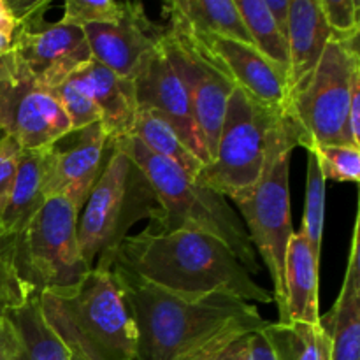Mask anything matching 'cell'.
I'll return each mask as SVG.
<instances>
[{
  "mask_svg": "<svg viewBox=\"0 0 360 360\" xmlns=\"http://www.w3.org/2000/svg\"><path fill=\"white\" fill-rule=\"evenodd\" d=\"M137 329L136 360H214L229 345L267 326L259 309L229 294L186 299L111 264Z\"/></svg>",
  "mask_w": 360,
  "mask_h": 360,
  "instance_id": "1",
  "label": "cell"
},
{
  "mask_svg": "<svg viewBox=\"0 0 360 360\" xmlns=\"http://www.w3.org/2000/svg\"><path fill=\"white\" fill-rule=\"evenodd\" d=\"M111 264H120L148 283L179 297L229 294L246 302H274L273 292L260 287L234 253L206 232L164 234L148 227L129 236L118 246Z\"/></svg>",
  "mask_w": 360,
  "mask_h": 360,
  "instance_id": "2",
  "label": "cell"
},
{
  "mask_svg": "<svg viewBox=\"0 0 360 360\" xmlns=\"http://www.w3.org/2000/svg\"><path fill=\"white\" fill-rule=\"evenodd\" d=\"M42 319L81 360H136L137 329L111 269L94 267L69 288L39 295Z\"/></svg>",
  "mask_w": 360,
  "mask_h": 360,
  "instance_id": "3",
  "label": "cell"
},
{
  "mask_svg": "<svg viewBox=\"0 0 360 360\" xmlns=\"http://www.w3.org/2000/svg\"><path fill=\"white\" fill-rule=\"evenodd\" d=\"M112 148L132 158L155 190L162 217L155 224L158 232L199 231L220 239L250 274H260V262L245 224L225 197L186 174L178 165L151 153L134 136L111 141Z\"/></svg>",
  "mask_w": 360,
  "mask_h": 360,
  "instance_id": "4",
  "label": "cell"
},
{
  "mask_svg": "<svg viewBox=\"0 0 360 360\" xmlns=\"http://www.w3.org/2000/svg\"><path fill=\"white\" fill-rule=\"evenodd\" d=\"M160 217V204L144 172L112 148L104 172L77 214V243L86 266L111 269L115 252L130 229L141 220L157 224Z\"/></svg>",
  "mask_w": 360,
  "mask_h": 360,
  "instance_id": "5",
  "label": "cell"
},
{
  "mask_svg": "<svg viewBox=\"0 0 360 360\" xmlns=\"http://www.w3.org/2000/svg\"><path fill=\"white\" fill-rule=\"evenodd\" d=\"M297 127L285 112L269 134L262 172L255 188L245 199L234 202L257 255L262 257L273 280V299L281 311L285 302V253L294 234L290 217L288 174L290 157L299 146Z\"/></svg>",
  "mask_w": 360,
  "mask_h": 360,
  "instance_id": "6",
  "label": "cell"
},
{
  "mask_svg": "<svg viewBox=\"0 0 360 360\" xmlns=\"http://www.w3.org/2000/svg\"><path fill=\"white\" fill-rule=\"evenodd\" d=\"M285 112L236 86L225 108L217 151L195 181L234 202L250 195L262 172L271 130Z\"/></svg>",
  "mask_w": 360,
  "mask_h": 360,
  "instance_id": "7",
  "label": "cell"
},
{
  "mask_svg": "<svg viewBox=\"0 0 360 360\" xmlns=\"http://www.w3.org/2000/svg\"><path fill=\"white\" fill-rule=\"evenodd\" d=\"M359 70V37L330 39L308 83L288 98L287 115L299 130V146L306 151L319 146L357 148L348 134V109Z\"/></svg>",
  "mask_w": 360,
  "mask_h": 360,
  "instance_id": "8",
  "label": "cell"
},
{
  "mask_svg": "<svg viewBox=\"0 0 360 360\" xmlns=\"http://www.w3.org/2000/svg\"><path fill=\"white\" fill-rule=\"evenodd\" d=\"M77 214L65 197H49L20 234L6 238L18 276L34 297L74 287L90 271L77 243Z\"/></svg>",
  "mask_w": 360,
  "mask_h": 360,
  "instance_id": "9",
  "label": "cell"
},
{
  "mask_svg": "<svg viewBox=\"0 0 360 360\" xmlns=\"http://www.w3.org/2000/svg\"><path fill=\"white\" fill-rule=\"evenodd\" d=\"M160 46L185 84L197 130L210 160L217 151L225 108L236 90L234 81L193 35L169 25Z\"/></svg>",
  "mask_w": 360,
  "mask_h": 360,
  "instance_id": "10",
  "label": "cell"
},
{
  "mask_svg": "<svg viewBox=\"0 0 360 360\" xmlns=\"http://www.w3.org/2000/svg\"><path fill=\"white\" fill-rule=\"evenodd\" d=\"M69 130V118L51 90L39 84L11 49L0 76V132L32 151L51 146Z\"/></svg>",
  "mask_w": 360,
  "mask_h": 360,
  "instance_id": "11",
  "label": "cell"
},
{
  "mask_svg": "<svg viewBox=\"0 0 360 360\" xmlns=\"http://www.w3.org/2000/svg\"><path fill=\"white\" fill-rule=\"evenodd\" d=\"M13 53L23 69L46 88L58 86L91 60L83 28L60 21L46 23L44 13L18 25Z\"/></svg>",
  "mask_w": 360,
  "mask_h": 360,
  "instance_id": "12",
  "label": "cell"
},
{
  "mask_svg": "<svg viewBox=\"0 0 360 360\" xmlns=\"http://www.w3.org/2000/svg\"><path fill=\"white\" fill-rule=\"evenodd\" d=\"M112 153L102 123L69 130L46 148V195L65 197L77 211L104 172Z\"/></svg>",
  "mask_w": 360,
  "mask_h": 360,
  "instance_id": "13",
  "label": "cell"
},
{
  "mask_svg": "<svg viewBox=\"0 0 360 360\" xmlns=\"http://www.w3.org/2000/svg\"><path fill=\"white\" fill-rule=\"evenodd\" d=\"M130 83H132L136 108L155 111L167 120L169 125L176 130L188 150L199 160H202V164H207L210 155L197 130L185 84L169 62L160 42L157 48L148 51L141 58L130 77Z\"/></svg>",
  "mask_w": 360,
  "mask_h": 360,
  "instance_id": "14",
  "label": "cell"
},
{
  "mask_svg": "<svg viewBox=\"0 0 360 360\" xmlns=\"http://www.w3.org/2000/svg\"><path fill=\"white\" fill-rule=\"evenodd\" d=\"M91 58L111 69L116 76L130 79L148 51L157 48L165 27L153 23L143 4L130 2L125 16L116 23H94L83 27Z\"/></svg>",
  "mask_w": 360,
  "mask_h": 360,
  "instance_id": "15",
  "label": "cell"
},
{
  "mask_svg": "<svg viewBox=\"0 0 360 360\" xmlns=\"http://www.w3.org/2000/svg\"><path fill=\"white\" fill-rule=\"evenodd\" d=\"M193 37L217 60L218 65L229 74L236 86L262 104L287 111L288 94L285 77L255 46L218 35Z\"/></svg>",
  "mask_w": 360,
  "mask_h": 360,
  "instance_id": "16",
  "label": "cell"
},
{
  "mask_svg": "<svg viewBox=\"0 0 360 360\" xmlns=\"http://www.w3.org/2000/svg\"><path fill=\"white\" fill-rule=\"evenodd\" d=\"M334 37L319 0H290L288 25V98L297 94L319 65L326 46Z\"/></svg>",
  "mask_w": 360,
  "mask_h": 360,
  "instance_id": "17",
  "label": "cell"
},
{
  "mask_svg": "<svg viewBox=\"0 0 360 360\" xmlns=\"http://www.w3.org/2000/svg\"><path fill=\"white\" fill-rule=\"evenodd\" d=\"M70 77L97 105L109 141L129 136L137 111L130 79L116 76L111 69L94 58L88 60Z\"/></svg>",
  "mask_w": 360,
  "mask_h": 360,
  "instance_id": "18",
  "label": "cell"
},
{
  "mask_svg": "<svg viewBox=\"0 0 360 360\" xmlns=\"http://www.w3.org/2000/svg\"><path fill=\"white\" fill-rule=\"evenodd\" d=\"M320 326L330 341V360H360V262L359 220L352 236L347 274L336 302L327 315L320 316Z\"/></svg>",
  "mask_w": 360,
  "mask_h": 360,
  "instance_id": "19",
  "label": "cell"
},
{
  "mask_svg": "<svg viewBox=\"0 0 360 360\" xmlns=\"http://www.w3.org/2000/svg\"><path fill=\"white\" fill-rule=\"evenodd\" d=\"M320 264L313 257L301 232H294L285 253V302L278 322L320 323L319 306Z\"/></svg>",
  "mask_w": 360,
  "mask_h": 360,
  "instance_id": "20",
  "label": "cell"
},
{
  "mask_svg": "<svg viewBox=\"0 0 360 360\" xmlns=\"http://www.w3.org/2000/svg\"><path fill=\"white\" fill-rule=\"evenodd\" d=\"M46 200V148L23 151L9 199L0 214V238L20 234Z\"/></svg>",
  "mask_w": 360,
  "mask_h": 360,
  "instance_id": "21",
  "label": "cell"
},
{
  "mask_svg": "<svg viewBox=\"0 0 360 360\" xmlns=\"http://www.w3.org/2000/svg\"><path fill=\"white\" fill-rule=\"evenodd\" d=\"M169 25L193 35H218L252 44L234 0H172L164 6Z\"/></svg>",
  "mask_w": 360,
  "mask_h": 360,
  "instance_id": "22",
  "label": "cell"
},
{
  "mask_svg": "<svg viewBox=\"0 0 360 360\" xmlns=\"http://www.w3.org/2000/svg\"><path fill=\"white\" fill-rule=\"evenodd\" d=\"M129 136L139 139L151 153L178 165L181 171H185L192 178H195L200 169H202V160H199L188 150V146L183 143L181 137L169 125L167 120L162 118L158 112L148 111V109H137Z\"/></svg>",
  "mask_w": 360,
  "mask_h": 360,
  "instance_id": "23",
  "label": "cell"
},
{
  "mask_svg": "<svg viewBox=\"0 0 360 360\" xmlns=\"http://www.w3.org/2000/svg\"><path fill=\"white\" fill-rule=\"evenodd\" d=\"M278 360H330V341L320 323L274 322L262 329Z\"/></svg>",
  "mask_w": 360,
  "mask_h": 360,
  "instance_id": "24",
  "label": "cell"
},
{
  "mask_svg": "<svg viewBox=\"0 0 360 360\" xmlns=\"http://www.w3.org/2000/svg\"><path fill=\"white\" fill-rule=\"evenodd\" d=\"M7 319L23 341V360H81L56 338L42 319L39 299L32 297Z\"/></svg>",
  "mask_w": 360,
  "mask_h": 360,
  "instance_id": "25",
  "label": "cell"
},
{
  "mask_svg": "<svg viewBox=\"0 0 360 360\" xmlns=\"http://www.w3.org/2000/svg\"><path fill=\"white\" fill-rule=\"evenodd\" d=\"M253 46L280 70L287 83L288 42L274 25L264 0H234Z\"/></svg>",
  "mask_w": 360,
  "mask_h": 360,
  "instance_id": "26",
  "label": "cell"
},
{
  "mask_svg": "<svg viewBox=\"0 0 360 360\" xmlns=\"http://www.w3.org/2000/svg\"><path fill=\"white\" fill-rule=\"evenodd\" d=\"M323 218H326V178L319 165V158L308 151V178H306V207L302 217L301 234L309 250L320 264L323 239Z\"/></svg>",
  "mask_w": 360,
  "mask_h": 360,
  "instance_id": "27",
  "label": "cell"
},
{
  "mask_svg": "<svg viewBox=\"0 0 360 360\" xmlns=\"http://www.w3.org/2000/svg\"><path fill=\"white\" fill-rule=\"evenodd\" d=\"M130 2L116 0H67L60 23L69 27H86L94 23H116L129 11Z\"/></svg>",
  "mask_w": 360,
  "mask_h": 360,
  "instance_id": "28",
  "label": "cell"
},
{
  "mask_svg": "<svg viewBox=\"0 0 360 360\" xmlns=\"http://www.w3.org/2000/svg\"><path fill=\"white\" fill-rule=\"evenodd\" d=\"M49 90L69 118L70 130H79L94 125V123H101V112H98L97 105L72 77L60 83L58 86L49 88Z\"/></svg>",
  "mask_w": 360,
  "mask_h": 360,
  "instance_id": "29",
  "label": "cell"
},
{
  "mask_svg": "<svg viewBox=\"0 0 360 360\" xmlns=\"http://www.w3.org/2000/svg\"><path fill=\"white\" fill-rule=\"evenodd\" d=\"M319 158L323 178L341 183H359L360 179V150L350 146H319L313 148Z\"/></svg>",
  "mask_w": 360,
  "mask_h": 360,
  "instance_id": "30",
  "label": "cell"
},
{
  "mask_svg": "<svg viewBox=\"0 0 360 360\" xmlns=\"http://www.w3.org/2000/svg\"><path fill=\"white\" fill-rule=\"evenodd\" d=\"M32 297V292L18 276L9 243L6 238H0V319L20 309Z\"/></svg>",
  "mask_w": 360,
  "mask_h": 360,
  "instance_id": "31",
  "label": "cell"
},
{
  "mask_svg": "<svg viewBox=\"0 0 360 360\" xmlns=\"http://www.w3.org/2000/svg\"><path fill=\"white\" fill-rule=\"evenodd\" d=\"M320 9L334 37L357 39L360 32V4L357 0H319Z\"/></svg>",
  "mask_w": 360,
  "mask_h": 360,
  "instance_id": "32",
  "label": "cell"
},
{
  "mask_svg": "<svg viewBox=\"0 0 360 360\" xmlns=\"http://www.w3.org/2000/svg\"><path fill=\"white\" fill-rule=\"evenodd\" d=\"M23 151L25 150L20 146V143L11 136L0 137V214L6 207L7 199H9Z\"/></svg>",
  "mask_w": 360,
  "mask_h": 360,
  "instance_id": "33",
  "label": "cell"
},
{
  "mask_svg": "<svg viewBox=\"0 0 360 360\" xmlns=\"http://www.w3.org/2000/svg\"><path fill=\"white\" fill-rule=\"evenodd\" d=\"M0 360H23V341L9 319H0Z\"/></svg>",
  "mask_w": 360,
  "mask_h": 360,
  "instance_id": "34",
  "label": "cell"
},
{
  "mask_svg": "<svg viewBox=\"0 0 360 360\" xmlns=\"http://www.w3.org/2000/svg\"><path fill=\"white\" fill-rule=\"evenodd\" d=\"M6 7L9 9L11 16L16 21V27L21 21L35 16L39 13H46L51 2L49 0H4Z\"/></svg>",
  "mask_w": 360,
  "mask_h": 360,
  "instance_id": "35",
  "label": "cell"
},
{
  "mask_svg": "<svg viewBox=\"0 0 360 360\" xmlns=\"http://www.w3.org/2000/svg\"><path fill=\"white\" fill-rule=\"evenodd\" d=\"M348 134L352 143L360 148V70L352 81V97L350 109H348Z\"/></svg>",
  "mask_w": 360,
  "mask_h": 360,
  "instance_id": "36",
  "label": "cell"
},
{
  "mask_svg": "<svg viewBox=\"0 0 360 360\" xmlns=\"http://www.w3.org/2000/svg\"><path fill=\"white\" fill-rule=\"evenodd\" d=\"M267 11L271 13L274 25L283 35V39H288V25H290V0H264Z\"/></svg>",
  "mask_w": 360,
  "mask_h": 360,
  "instance_id": "37",
  "label": "cell"
},
{
  "mask_svg": "<svg viewBox=\"0 0 360 360\" xmlns=\"http://www.w3.org/2000/svg\"><path fill=\"white\" fill-rule=\"evenodd\" d=\"M252 334H245L234 343L229 345L214 360H250V345H252Z\"/></svg>",
  "mask_w": 360,
  "mask_h": 360,
  "instance_id": "38",
  "label": "cell"
},
{
  "mask_svg": "<svg viewBox=\"0 0 360 360\" xmlns=\"http://www.w3.org/2000/svg\"><path fill=\"white\" fill-rule=\"evenodd\" d=\"M250 360H278L262 329L253 333L252 345H250Z\"/></svg>",
  "mask_w": 360,
  "mask_h": 360,
  "instance_id": "39",
  "label": "cell"
},
{
  "mask_svg": "<svg viewBox=\"0 0 360 360\" xmlns=\"http://www.w3.org/2000/svg\"><path fill=\"white\" fill-rule=\"evenodd\" d=\"M14 30H16V21L11 16L9 9L6 7V2L0 0V32H11V34H14Z\"/></svg>",
  "mask_w": 360,
  "mask_h": 360,
  "instance_id": "40",
  "label": "cell"
},
{
  "mask_svg": "<svg viewBox=\"0 0 360 360\" xmlns=\"http://www.w3.org/2000/svg\"><path fill=\"white\" fill-rule=\"evenodd\" d=\"M11 53V51H9ZM9 53H6V55H2L0 56V76H2L4 74V69H6V63H7V55H9Z\"/></svg>",
  "mask_w": 360,
  "mask_h": 360,
  "instance_id": "41",
  "label": "cell"
},
{
  "mask_svg": "<svg viewBox=\"0 0 360 360\" xmlns=\"http://www.w3.org/2000/svg\"><path fill=\"white\" fill-rule=\"evenodd\" d=\"M2 136H4V134H2V132H0V137H2Z\"/></svg>",
  "mask_w": 360,
  "mask_h": 360,
  "instance_id": "42",
  "label": "cell"
}]
</instances>
